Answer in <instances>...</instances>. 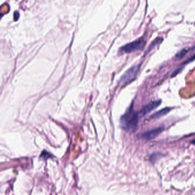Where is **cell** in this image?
Wrapping results in <instances>:
<instances>
[{
    "label": "cell",
    "instance_id": "1",
    "mask_svg": "<svg viewBox=\"0 0 195 195\" xmlns=\"http://www.w3.org/2000/svg\"><path fill=\"white\" fill-rule=\"evenodd\" d=\"M139 112H136L132 104L120 119V126L125 131L134 132L137 129L139 124Z\"/></svg>",
    "mask_w": 195,
    "mask_h": 195
},
{
    "label": "cell",
    "instance_id": "2",
    "mask_svg": "<svg viewBox=\"0 0 195 195\" xmlns=\"http://www.w3.org/2000/svg\"><path fill=\"white\" fill-rule=\"evenodd\" d=\"M140 67L141 64H137L132 66L129 69L127 70L126 73L121 76V79L120 80V84L122 86H124L135 80L139 73Z\"/></svg>",
    "mask_w": 195,
    "mask_h": 195
},
{
    "label": "cell",
    "instance_id": "3",
    "mask_svg": "<svg viewBox=\"0 0 195 195\" xmlns=\"http://www.w3.org/2000/svg\"><path fill=\"white\" fill-rule=\"evenodd\" d=\"M146 44V40L143 37H141L122 46L120 48V51L122 53H131L142 49Z\"/></svg>",
    "mask_w": 195,
    "mask_h": 195
},
{
    "label": "cell",
    "instance_id": "4",
    "mask_svg": "<svg viewBox=\"0 0 195 195\" xmlns=\"http://www.w3.org/2000/svg\"><path fill=\"white\" fill-rule=\"evenodd\" d=\"M161 103H162V101L160 100H159L151 101L148 104H147L146 105L144 106L139 112L140 117L146 116V115L151 112L153 109L157 108L161 104Z\"/></svg>",
    "mask_w": 195,
    "mask_h": 195
},
{
    "label": "cell",
    "instance_id": "5",
    "mask_svg": "<svg viewBox=\"0 0 195 195\" xmlns=\"http://www.w3.org/2000/svg\"><path fill=\"white\" fill-rule=\"evenodd\" d=\"M163 129L164 128L162 126H160L151 131H148L141 134L140 135V138L145 140H151L152 139H155L160 133H161Z\"/></svg>",
    "mask_w": 195,
    "mask_h": 195
},
{
    "label": "cell",
    "instance_id": "6",
    "mask_svg": "<svg viewBox=\"0 0 195 195\" xmlns=\"http://www.w3.org/2000/svg\"><path fill=\"white\" fill-rule=\"evenodd\" d=\"M172 108H171V107H165L164 108L160 109L159 111L154 113L151 116V118L152 119H156L160 118L162 116H165L167 113H168L172 110Z\"/></svg>",
    "mask_w": 195,
    "mask_h": 195
},
{
    "label": "cell",
    "instance_id": "7",
    "mask_svg": "<svg viewBox=\"0 0 195 195\" xmlns=\"http://www.w3.org/2000/svg\"><path fill=\"white\" fill-rule=\"evenodd\" d=\"M162 40H163V38H162V37H157V38H156L155 40L152 42L151 44L150 45V46L148 47V48L146 50V54L150 52L153 48H154L155 47L156 45H159V44L161 43L162 42Z\"/></svg>",
    "mask_w": 195,
    "mask_h": 195
},
{
    "label": "cell",
    "instance_id": "8",
    "mask_svg": "<svg viewBox=\"0 0 195 195\" xmlns=\"http://www.w3.org/2000/svg\"><path fill=\"white\" fill-rule=\"evenodd\" d=\"M159 154H153L151 156V161L152 162H155L156 160L159 157Z\"/></svg>",
    "mask_w": 195,
    "mask_h": 195
},
{
    "label": "cell",
    "instance_id": "9",
    "mask_svg": "<svg viewBox=\"0 0 195 195\" xmlns=\"http://www.w3.org/2000/svg\"><path fill=\"white\" fill-rule=\"evenodd\" d=\"M191 142H192V143H193V144H195V139H194V140H193L192 141H191Z\"/></svg>",
    "mask_w": 195,
    "mask_h": 195
}]
</instances>
